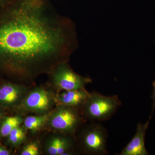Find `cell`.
Instances as JSON below:
<instances>
[{
    "label": "cell",
    "instance_id": "6da1fadb",
    "mask_svg": "<svg viewBox=\"0 0 155 155\" xmlns=\"http://www.w3.org/2000/svg\"><path fill=\"white\" fill-rule=\"evenodd\" d=\"M78 46L74 22L49 0H12L0 8V67L23 83L68 62Z\"/></svg>",
    "mask_w": 155,
    "mask_h": 155
},
{
    "label": "cell",
    "instance_id": "7a4b0ae2",
    "mask_svg": "<svg viewBox=\"0 0 155 155\" xmlns=\"http://www.w3.org/2000/svg\"><path fill=\"white\" fill-rule=\"evenodd\" d=\"M121 105L118 96H107L94 92L90 93L81 111L85 119L92 122H103L110 119Z\"/></svg>",
    "mask_w": 155,
    "mask_h": 155
},
{
    "label": "cell",
    "instance_id": "3957f363",
    "mask_svg": "<svg viewBox=\"0 0 155 155\" xmlns=\"http://www.w3.org/2000/svg\"><path fill=\"white\" fill-rule=\"evenodd\" d=\"M81 115L82 113L79 109L58 105L49 113L47 123L54 130L72 135L82 122Z\"/></svg>",
    "mask_w": 155,
    "mask_h": 155
},
{
    "label": "cell",
    "instance_id": "277c9868",
    "mask_svg": "<svg viewBox=\"0 0 155 155\" xmlns=\"http://www.w3.org/2000/svg\"><path fill=\"white\" fill-rule=\"evenodd\" d=\"M48 74L52 84L60 91L85 88L87 84L92 81L90 78L81 76L74 72L68 62L58 64Z\"/></svg>",
    "mask_w": 155,
    "mask_h": 155
},
{
    "label": "cell",
    "instance_id": "5b68a950",
    "mask_svg": "<svg viewBox=\"0 0 155 155\" xmlns=\"http://www.w3.org/2000/svg\"><path fill=\"white\" fill-rule=\"evenodd\" d=\"M107 129L98 122H92L81 132L80 140L83 150L92 155H106L108 154Z\"/></svg>",
    "mask_w": 155,
    "mask_h": 155
},
{
    "label": "cell",
    "instance_id": "8992f818",
    "mask_svg": "<svg viewBox=\"0 0 155 155\" xmlns=\"http://www.w3.org/2000/svg\"><path fill=\"white\" fill-rule=\"evenodd\" d=\"M55 104V94L44 88L37 87L28 91L19 107L23 113L42 115L49 113Z\"/></svg>",
    "mask_w": 155,
    "mask_h": 155
},
{
    "label": "cell",
    "instance_id": "52a82bcc",
    "mask_svg": "<svg viewBox=\"0 0 155 155\" xmlns=\"http://www.w3.org/2000/svg\"><path fill=\"white\" fill-rule=\"evenodd\" d=\"M149 119L144 124L139 123L135 135L118 155H148L146 148L145 137L148 127Z\"/></svg>",
    "mask_w": 155,
    "mask_h": 155
},
{
    "label": "cell",
    "instance_id": "ba28073f",
    "mask_svg": "<svg viewBox=\"0 0 155 155\" xmlns=\"http://www.w3.org/2000/svg\"><path fill=\"white\" fill-rule=\"evenodd\" d=\"M85 88L63 91L55 94L56 104L73 107L81 110L89 95Z\"/></svg>",
    "mask_w": 155,
    "mask_h": 155
},
{
    "label": "cell",
    "instance_id": "9c48e42d",
    "mask_svg": "<svg viewBox=\"0 0 155 155\" xmlns=\"http://www.w3.org/2000/svg\"><path fill=\"white\" fill-rule=\"evenodd\" d=\"M29 91L28 87L25 85L7 84L0 87V103L13 105L21 103Z\"/></svg>",
    "mask_w": 155,
    "mask_h": 155
},
{
    "label": "cell",
    "instance_id": "30bf717a",
    "mask_svg": "<svg viewBox=\"0 0 155 155\" xmlns=\"http://www.w3.org/2000/svg\"><path fill=\"white\" fill-rule=\"evenodd\" d=\"M74 141L66 136H54L48 140L46 152L50 155H67L74 153Z\"/></svg>",
    "mask_w": 155,
    "mask_h": 155
},
{
    "label": "cell",
    "instance_id": "8fae6325",
    "mask_svg": "<svg viewBox=\"0 0 155 155\" xmlns=\"http://www.w3.org/2000/svg\"><path fill=\"white\" fill-rule=\"evenodd\" d=\"M49 113L26 117L23 120L24 127L32 131L38 130L47 122Z\"/></svg>",
    "mask_w": 155,
    "mask_h": 155
},
{
    "label": "cell",
    "instance_id": "7c38bea8",
    "mask_svg": "<svg viewBox=\"0 0 155 155\" xmlns=\"http://www.w3.org/2000/svg\"><path fill=\"white\" fill-rule=\"evenodd\" d=\"M23 122V119L19 116L7 117L3 122L0 130V134L3 137H7L11 131Z\"/></svg>",
    "mask_w": 155,
    "mask_h": 155
},
{
    "label": "cell",
    "instance_id": "4fadbf2b",
    "mask_svg": "<svg viewBox=\"0 0 155 155\" xmlns=\"http://www.w3.org/2000/svg\"><path fill=\"white\" fill-rule=\"evenodd\" d=\"M8 136L9 141L14 145L20 144L25 141L26 138L24 129L19 126L14 128Z\"/></svg>",
    "mask_w": 155,
    "mask_h": 155
},
{
    "label": "cell",
    "instance_id": "5bb4252c",
    "mask_svg": "<svg viewBox=\"0 0 155 155\" xmlns=\"http://www.w3.org/2000/svg\"><path fill=\"white\" fill-rule=\"evenodd\" d=\"M38 143L32 142L27 143L23 147L21 152V155H38L39 154Z\"/></svg>",
    "mask_w": 155,
    "mask_h": 155
},
{
    "label": "cell",
    "instance_id": "9a60e30c",
    "mask_svg": "<svg viewBox=\"0 0 155 155\" xmlns=\"http://www.w3.org/2000/svg\"><path fill=\"white\" fill-rule=\"evenodd\" d=\"M152 85L153 89L151 95L152 101V108L151 114L150 116V118H151L152 114L155 109V80L153 82Z\"/></svg>",
    "mask_w": 155,
    "mask_h": 155
},
{
    "label": "cell",
    "instance_id": "2e32d148",
    "mask_svg": "<svg viewBox=\"0 0 155 155\" xmlns=\"http://www.w3.org/2000/svg\"><path fill=\"white\" fill-rule=\"evenodd\" d=\"M10 153L8 150L0 146V155H9Z\"/></svg>",
    "mask_w": 155,
    "mask_h": 155
},
{
    "label": "cell",
    "instance_id": "e0dca14e",
    "mask_svg": "<svg viewBox=\"0 0 155 155\" xmlns=\"http://www.w3.org/2000/svg\"><path fill=\"white\" fill-rule=\"evenodd\" d=\"M12 0H0V8L9 4Z\"/></svg>",
    "mask_w": 155,
    "mask_h": 155
},
{
    "label": "cell",
    "instance_id": "ac0fdd59",
    "mask_svg": "<svg viewBox=\"0 0 155 155\" xmlns=\"http://www.w3.org/2000/svg\"><path fill=\"white\" fill-rule=\"evenodd\" d=\"M1 114H0V122H1Z\"/></svg>",
    "mask_w": 155,
    "mask_h": 155
}]
</instances>
